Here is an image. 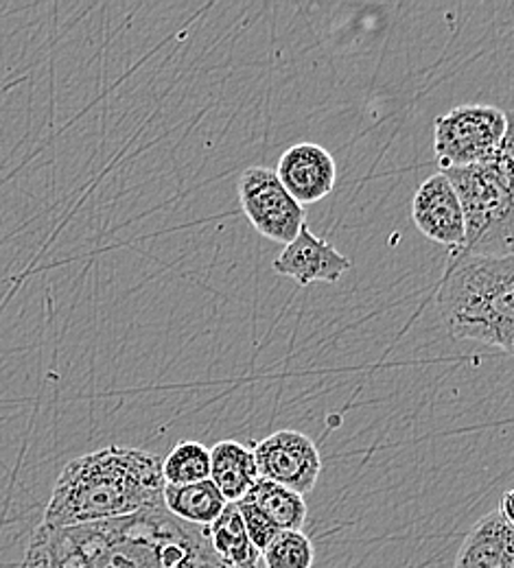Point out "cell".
<instances>
[{"instance_id": "obj_1", "label": "cell", "mask_w": 514, "mask_h": 568, "mask_svg": "<svg viewBox=\"0 0 514 568\" xmlns=\"http://www.w3.org/2000/svg\"><path fill=\"white\" fill-rule=\"evenodd\" d=\"M18 568H225L206 527L182 523L164 503L132 516L74 525H40Z\"/></svg>"}, {"instance_id": "obj_2", "label": "cell", "mask_w": 514, "mask_h": 568, "mask_svg": "<svg viewBox=\"0 0 514 568\" xmlns=\"http://www.w3.org/2000/svg\"><path fill=\"white\" fill-rule=\"evenodd\" d=\"M162 459L128 446H108L64 466L42 525L74 527L139 514L162 503Z\"/></svg>"}, {"instance_id": "obj_3", "label": "cell", "mask_w": 514, "mask_h": 568, "mask_svg": "<svg viewBox=\"0 0 514 568\" xmlns=\"http://www.w3.org/2000/svg\"><path fill=\"white\" fill-rule=\"evenodd\" d=\"M442 322L453 339L514 351V256L457 254L439 293Z\"/></svg>"}, {"instance_id": "obj_4", "label": "cell", "mask_w": 514, "mask_h": 568, "mask_svg": "<svg viewBox=\"0 0 514 568\" xmlns=\"http://www.w3.org/2000/svg\"><path fill=\"white\" fill-rule=\"evenodd\" d=\"M513 160L511 139L491 162L441 169L464 216L460 254L497 256L495 247H502V254H513Z\"/></svg>"}, {"instance_id": "obj_5", "label": "cell", "mask_w": 514, "mask_h": 568, "mask_svg": "<svg viewBox=\"0 0 514 568\" xmlns=\"http://www.w3.org/2000/svg\"><path fill=\"white\" fill-rule=\"evenodd\" d=\"M511 139L508 114L495 105H457L434 123V151L441 169L491 162Z\"/></svg>"}, {"instance_id": "obj_6", "label": "cell", "mask_w": 514, "mask_h": 568, "mask_svg": "<svg viewBox=\"0 0 514 568\" xmlns=\"http://www.w3.org/2000/svg\"><path fill=\"white\" fill-rule=\"evenodd\" d=\"M241 211L250 225L265 239L290 245L306 223L304 209L283 189L276 173L268 166H250L241 173L239 184Z\"/></svg>"}, {"instance_id": "obj_7", "label": "cell", "mask_w": 514, "mask_h": 568, "mask_svg": "<svg viewBox=\"0 0 514 568\" xmlns=\"http://www.w3.org/2000/svg\"><path fill=\"white\" fill-rule=\"evenodd\" d=\"M252 453L261 479L279 484L295 495H309L320 479L322 455L311 437L294 428L272 433Z\"/></svg>"}, {"instance_id": "obj_8", "label": "cell", "mask_w": 514, "mask_h": 568, "mask_svg": "<svg viewBox=\"0 0 514 568\" xmlns=\"http://www.w3.org/2000/svg\"><path fill=\"white\" fill-rule=\"evenodd\" d=\"M274 173L302 209L329 197L337 182L335 158L315 142H298L290 146L281 155Z\"/></svg>"}, {"instance_id": "obj_9", "label": "cell", "mask_w": 514, "mask_h": 568, "mask_svg": "<svg viewBox=\"0 0 514 568\" xmlns=\"http://www.w3.org/2000/svg\"><path fill=\"white\" fill-rule=\"evenodd\" d=\"M412 219L423 236L451 250V256L464 247V216L449 180L436 173L427 178L412 202Z\"/></svg>"}, {"instance_id": "obj_10", "label": "cell", "mask_w": 514, "mask_h": 568, "mask_svg": "<svg viewBox=\"0 0 514 568\" xmlns=\"http://www.w3.org/2000/svg\"><path fill=\"white\" fill-rule=\"evenodd\" d=\"M353 267V261L340 254L329 241L318 239L304 223L294 241L274 261L272 270L300 286L313 283L335 284Z\"/></svg>"}, {"instance_id": "obj_11", "label": "cell", "mask_w": 514, "mask_h": 568, "mask_svg": "<svg viewBox=\"0 0 514 568\" xmlns=\"http://www.w3.org/2000/svg\"><path fill=\"white\" fill-rule=\"evenodd\" d=\"M453 568H514V523L500 507L473 525Z\"/></svg>"}, {"instance_id": "obj_12", "label": "cell", "mask_w": 514, "mask_h": 568, "mask_svg": "<svg viewBox=\"0 0 514 568\" xmlns=\"http://www.w3.org/2000/svg\"><path fill=\"white\" fill-rule=\"evenodd\" d=\"M221 497L236 503L256 484V462L252 448L234 439H223L211 448V477Z\"/></svg>"}, {"instance_id": "obj_13", "label": "cell", "mask_w": 514, "mask_h": 568, "mask_svg": "<svg viewBox=\"0 0 514 568\" xmlns=\"http://www.w3.org/2000/svg\"><path fill=\"white\" fill-rule=\"evenodd\" d=\"M213 554L225 568H259L261 554L250 542L245 525L234 503L223 507L218 520L206 527Z\"/></svg>"}, {"instance_id": "obj_14", "label": "cell", "mask_w": 514, "mask_h": 568, "mask_svg": "<svg viewBox=\"0 0 514 568\" xmlns=\"http://www.w3.org/2000/svg\"><path fill=\"white\" fill-rule=\"evenodd\" d=\"M162 503L175 518L195 527L213 525L228 505L211 479L189 486H164Z\"/></svg>"}, {"instance_id": "obj_15", "label": "cell", "mask_w": 514, "mask_h": 568, "mask_svg": "<svg viewBox=\"0 0 514 568\" xmlns=\"http://www.w3.org/2000/svg\"><path fill=\"white\" fill-rule=\"evenodd\" d=\"M243 498H248L279 531H302L306 520V503L302 495L259 477Z\"/></svg>"}, {"instance_id": "obj_16", "label": "cell", "mask_w": 514, "mask_h": 568, "mask_svg": "<svg viewBox=\"0 0 514 568\" xmlns=\"http://www.w3.org/2000/svg\"><path fill=\"white\" fill-rule=\"evenodd\" d=\"M211 477V448L200 442H180L162 459L164 486H189Z\"/></svg>"}, {"instance_id": "obj_17", "label": "cell", "mask_w": 514, "mask_h": 568, "mask_svg": "<svg viewBox=\"0 0 514 568\" xmlns=\"http://www.w3.org/2000/svg\"><path fill=\"white\" fill-rule=\"evenodd\" d=\"M268 568H311L315 549L304 531H279L261 554Z\"/></svg>"}, {"instance_id": "obj_18", "label": "cell", "mask_w": 514, "mask_h": 568, "mask_svg": "<svg viewBox=\"0 0 514 568\" xmlns=\"http://www.w3.org/2000/svg\"><path fill=\"white\" fill-rule=\"evenodd\" d=\"M500 509H502V511H504V516H506V518H511V520H513V523H514L513 493H506V495H504V498H502V505H500Z\"/></svg>"}]
</instances>
